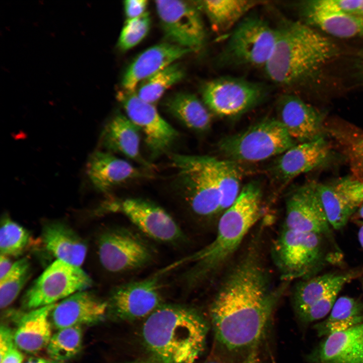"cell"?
<instances>
[{"instance_id":"8d00e7d4","label":"cell","mask_w":363,"mask_h":363,"mask_svg":"<svg viewBox=\"0 0 363 363\" xmlns=\"http://www.w3.org/2000/svg\"><path fill=\"white\" fill-rule=\"evenodd\" d=\"M150 26V18L147 12L140 17L127 19L119 37V47L126 50L136 45L147 35Z\"/></svg>"},{"instance_id":"44dd1931","label":"cell","mask_w":363,"mask_h":363,"mask_svg":"<svg viewBox=\"0 0 363 363\" xmlns=\"http://www.w3.org/2000/svg\"><path fill=\"white\" fill-rule=\"evenodd\" d=\"M192 52L191 49L169 43H162L147 49L127 69L122 80L123 89L135 91L143 80Z\"/></svg>"},{"instance_id":"7bdbcfd3","label":"cell","mask_w":363,"mask_h":363,"mask_svg":"<svg viewBox=\"0 0 363 363\" xmlns=\"http://www.w3.org/2000/svg\"><path fill=\"white\" fill-rule=\"evenodd\" d=\"M23 359V357L22 353L15 346L1 359V363H22Z\"/></svg>"},{"instance_id":"d4e9b609","label":"cell","mask_w":363,"mask_h":363,"mask_svg":"<svg viewBox=\"0 0 363 363\" xmlns=\"http://www.w3.org/2000/svg\"><path fill=\"white\" fill-rule=\"evenodd\" d=\"M41 237L46 250L57 260L78 267L84 263L87 245L68 226L60 222L47 224L43 227Z\"/></svg>"},{"instance_id":"1f68e13d","label":"cell","mask_w":363,"mask_h":363,"mask_svg":"<svg viewBox=\"0 0 363 363\" xmlns=\"http://www.w3.org/2000/svg\"><path fill=\"white\" fill-rule=\"evenodd\" d=\"M211 163L220 198L222 213L236 200L241 191V172L235 162L211 157Z\"/></svg>"},{"instance_id":"277c9868","label":"cell","mask_w":363,"mask_h":363,"mask_svg":"<svg viewBox=\"0 0 363 363\" xmlns=\"http://www.w3.org/2000/svg\"><path fill=\"white\" fill-rule=\"evenodd\" d=\"M208 326L195 309L162 304L144 322L143 342L160 363H194L206 344Z\"/></svg>"},{"instance_id":"ba28073f","label":"cell","mask_w":363,"mask_h":363,"mask_svg":"<svg viewBox=\"0 0 363 363\" xmlns=\"http://www.w3.org/2000/svg\"><path fill=\"white\" fill-rule=\"evenodd\" d=\"M276 39V28L258 16H246L231 30L221 60L227 65L264 68Z\"/></svg>"},{"instance_id":"f35d334b","label":"cell","mask_w":363,"mask_h":363,"mask_svg":"<svg viewBox=\"0 0 363 363\" xmlns=\"http://www.w3.org/2000/svg\"><path fill=\"white\" fill-rule=\"evenodd\" d=\"M335 186L352 202L358 206L363 203V181L345 177L340 180Z\"/></svg>"},{"instance_id":"8fae6325","label":"cell","mask_w":363,"mask_h":363,"mask_svg":"<svg viewBox=\"0 0 363 363\" xmlns=\"http://www.w3.org/2000/svg\"><path fill=\"white\" fill-rule=\"evenodd\" d=\"M269 89L262 83L243 78L225 76L206 82L202 90L205 105L215 114L233 116L263 101Z\"/></svg>"},{"instance_id":"d6a6232c","label":"cell","mask_w":363,"mask_h":363,"mask_svg":"<svg viewBox=\"0 0 363 363\" xmlns=\"http://www.w3.org/2000/svg\"><path fill=\"white\" fill-rule=\"evenodd\" d=\"M185 71L182 66L173 63L143 80L139 85L137 95L151 104L156 102L165 91L182 80Z\"/></svg>"},{"instance_id":"5b68a950","label":"cell","mask_w":363,"mask_h":363,"mask_svg":"<svg viewBox=\"0 0 363 363\" xmlns=\"http://www.w3.org/2000/svg\"><path fill=\"white\" fill-rule=\"evenodd\" d=\"M271 255L281 281L314 277L325 262L322 235L282 227L272 243Z\"/></svg>"},{"instance_id":"d6986e66","label":"cell","mask_w":363,"mask_h":363,"mask_svg":"<svg viewBox=\"0 0 363 363\" xmlns=\"http://www.w3.org/2000/svg\"><path fill=\"white\" fill-rule=\"evenodd\" d=\"M108 312L107 302L86 290L79 291L56 303L50 319L57 329L102 321Z\"/></svg>"},{"instance_id":"d590c367","label":"cell","mask_w":363,"mask_h":363,"mask_svg":"<svg viewBox=\"0 0 363 363\" xmlns=\"http://www.w3.org/2000/svg\"><path fill=\"white\" fill-rule=\"evenodd\" d=\"M30 238L29 233L23 226L8 217L4 218L0 229L1 255L19 256L28 246Z\"/></svg>"},{"instance_id":"681fc988","label":"cell","mask_w":363,"mask_h":363,"mask_svg":"<svg viewBox=\"0 0 363 363\" xmlns=\"http://www.w3.org/2000/svg\"><path fill=\"white\" fill-rule=\"evenodd\" d=\"M355 214H356L357 218L362 219L363 220V203L359 205Z\"/></svg>"},{"instance_id":"f6af8a7d","label":"cell","mask_w":363,"mask_h":363,"mask_svg":"<svg viewBox=\"0 0 363 363\" xmlns=\"http://www.w3.org/2000/svg\"><path fill=\"white\" fill-rule=\"evenodd\" d=\"M242 363H262L257 349V345L252 347Z\"/></svg>"},{"instance_id":"bcb514c9","label":"cell","mask_w":363,"mask_h":363,"mask_svg":"<svg viewBox=\"0 0 363 363\" xmlns=\"http://www.w3.org/2000/svg\"><path fill=\"white\" fill-rule=\"evenodd\" d=\"M25 363H60L52 359H47L43 358H31Z\"/></svg>"},{"instance_id":"8992f818","label":"cell","mask_w":363,"mask_h":363,"mask_svg":"<svg viewBox=\"0 0 363 363\" xmlns=\"http://www.w3.org/2000/svg\"><path fill=\"white\" fill-rule=\"evenodd\" d=\"M170 157L177 185L193 214L209 219L222 213L211 157L171 154Z\"/></svg>"},{"instance_id":"74e56055","label":"cell","mask_w":363,"mask_h":363,"mask_svg":"<svg viewBox=\"0 0 363 363\" xmlns=\"http://www.w3.org/2000/svg\"><path fill=\"white\" fill-rule=\"evenodd\" d=\"M345 284H339L325 294L311 307L298 315L305 323L313 322L325 317L331 310L338 294Z\"/></svg>"},{"instance_id":"9a60e30c","label":"cell","mask_w":363,"mask_h":363,"mask_svg":"<svg viewBox=\"0 0 363 363\" xmlns=\"http://www.w3.org/2000/svg\"><path fill=\"white\" fill-rule=\"evenodd\" d=\"M316 183H306L288 195L283 227L330 236V225L319 197Z\"/></svg>"},{"instance_id":"2e32d148","label":"cell","mask_w":363,"mask_h":363,"mask_svg":"<svg viewBox=\"0 0 363 363\" xmlns=\"http://www.w3.org/2000/svg\"><path fill=\"white\" fill-rule=\"evenodd\" d=\"M129 219L145 235L157 241L177 244L184 239L180 228L162 208L142 199L129 198L118 206Z\"/></svg>"},{"instance_id":"4fadbf2b","label":"cell","mask_w":363,"mask_h":363,"mask_svg":"<svg viewBox=\"0 0 363 363\" xmlns=\"http://www.w3.org/2000/svg\"><path fill=\"white\" fill-rule=\"evenodd\" d=\"M117 98L128 117L141 130L151 155L165 153L178 136V132L159 114L154 104L141 99L135 91L123 90Z\"/></svg>"},{"instance_id":"e575fe53","label":"cell","mask_w":363,"mask_h":363,"mask_svg":"<svg viewBox=\"0 0 363 363\" xmlns=\"http://www.w3.org/2000/svg\"><path fill=\"white\" fill-rule=\"evenodd\" d=\"M31 275L30 263L26 258L14 262L8 273L0 279V307L9 306L17 298Z\"/></svg>"},{"instance_id":"6da1fadb","label":"cell","mask_w":363,"mask_h":363,"mask_svg":"<svg viewBox=\"0 0 363 363\" xmlns=\"http://www.w3.org/2000/svg\"><path fill=\"white\" fill-rule=\"evenodd\" d=\"M254 240L222 279L210 308L217 340L226 349L253 347L289 282L275 285Z\"/></svg>"},{"instance_id":"ee69618b","label":"cell","mask_w":363,"mask_h":363,"mask_svg":"<svg viewBox=\"0 0 363 363\" xmlns=\"http://www.w3.org/2000/svg\"><path fill=\"white\" fill-rule=\"evenodd\" d=\"M14 262L10 257L1 255L0 256V279H2L11 269Z\"/></svg>"},{"instance_id":"30bf717a","label":"cell","mask_w":363,"mask_h":363,"mask_svg":"<svg viewBox=\"0 0 363 363\" xmlns=\"http://www.w3.org/2000/svg\"><path fill=\"white\" fill-rule=\"evenodd\" d=\"M91 284L90 277L80 267L56 259L27 290L23 304L30 310L56 304Z\"/></svg>"},{"instance_id":"cb8c5ba5","label":"cell","mask_w":363,"mask_h":363,"mask_svg":"<svg viewBox=\"0 0 363 363\" xmlns=\"http://www.w3.org/2000/svg\"><path fill=\"white\" fill-rule=\"evenodd\" d=\"M56 304L30 310L20 317L14 332L18 349L32 353L47 347L52 336L49 319Z\"/></svg>"},{"instance_id":"b9f144b4","label":"cell","mask_w":363,"mask_h":363,"mask_svg":"<svg viewBox=\"0 0 363 363\" xmlns=\"http://www.w3.org/2000/svg\"><path fill=\"white\" fill-rule=\"evenodd\" d=\"M336 2L346 12L363 19V0H336Z\"/></svg>"},{"instance_id":"f5cc1de1","label":"cell","mask_w":363,"mask_h":363,"mask_svg":"<svg viewBox=\"0 0 363 363\" xmlns=\"http://www.w3.org/2000/svg\"><path fill=\"white\" fill-rule=\"evenodd\" d=\"M361 283H362V290H363V277L362 278Z\"/></svg>"},{"instance_id":"83f0119b","label":"cell","mask_w":363,"mask_h":363,"mask_svg":"<svg viewBox=\"0 0 363 363\" xmlns=\"http://www.w3.org/2000/svg\"><path fill=\"white\" fill-rule=\"evenodd\" d=\"M262 3L253 0H205L197 5L207 16L214 30H232L251 9Z\"/></svg>"},{"instance_id":"7a4b0ae2","label":"cell","mask_w":363,"mask_h":363,"mask_svg":"<svg viewBox=\"0 0 363 363\" xmlns=\"http://www.w3.org/2000/svg\"><path fill=\"white\" fill-rule=\"evenodd\" d=\"M262 214V193L254 182L245 185L234 202L221 215L216 236L208 245L171 264H190L184 274L187 286L194 288L217 273L233 256Z\"/></svg>"},{"instance_id":"4316f807","label":"cell","mask_w":363,"mask_h":363,"mask_svg":"<svg viewBox=\"0 0 363 363\" xmlns=\"http://www.w3.org/2000/svg\"><path fill=\"white\" fill-rule=\"evenodd\" d=\"M359 270L343 273L330 272L300 279L294 285L292 298L295 311L299 315L328 292L339 284H345L361 274Z\"/></svg>"},{"instance_id":"836d02e7","label":"cell","mask_w":363,"mask_h":363,"mask_svg":"<svg viewBox=\"0 0 363 363\" xmlns=\"http://www.w3.org/2000/svg\"><path fill=\"white\" fill-rule=\"evenodd\" d=\"M76 326L58 329L52 335L46 347L50 358L56 361L68 360L76 355L82 344V330Z\"/></svg>"},{"instance_id":"7c38bea8","label":"cell","mask_w":363,"mask_h":363,"mask_svg":"<svg viewBox=\"0 0 363 363\" xmlns=\"http://www.w3.org/2000/svg\"><path fill=\"white\" fill-rule=\"evenodd\" d=\"M155 6L167 38L193 52L201 49L206 36L197 4L182 1H156Z\"/></svg>"},{"instance_id":"c3c4849f","label":"cell","mask_w":363,"mask_h":363,"mask_svg":"<svg viewBox=\"0 0 363 363\" xmlns=\"http://www.w3.org/2000/svg\"><path fill=\"white\" fill-rule=\"evenodd\" d=\"M358 238L359 244L363 249V221L361 222V225L358 232Z\"/></svg>"},{"instance_id":"52a82bcc","label":"cell","mask_w":363,"mask_h":363,"mask_svg":"<svg viewBox=\"0 0 363 363\" xmlns=\"http://www.w3.org/2000/svg\"><path fill=\"white\" fill-rule=\"evenodd\" d=\"M295 145L277 118H267L223 138L218 148L228 160L251 162L281 155Z\"/></svg>"},{"instance_id":"f907efd6","label":"cell","mask_w":363,"mask_h":363,"mask_svg":"<svg viewBox=\"0 0 363 363\" xmlns=\"http://www.w3.org/2000/svg\"><path fill=\"white\" fill-rule=\"evenodd\" d=\"M131 363H160V362H159L156 360L153 361V360H138V361H133Z\"/></svg>"},{"instance_id":"7dc6e473","label":"cell","mask_w":363,"mask_h":363,"mask_svg":"<svg viewBox=\"0 0 363 363\" xmlns=\"http://www.w3.org/2000/svg\"><path fill=\"white\" fill-rule=\"evenodd\" d=\"M358 162L360 169L363 173V140L360 143L359 148Z\"/></svg>"},{"instance_id":"f1b7e54d","label":"cell","mask_w":363,"mask_h":363,"mask_svg":"<svg viewBox=\"0 0 363 363\" xmlns=\"http://www.w3.org/2000/svg\"><path fill=\"white\" fill-rule=\"evenodd\" d=\"M363 323V302L347 296L337 298L329 316L314 328L319 337L347 330Z\"/></svg>"},{"instance_id":"816d5d0a","label":"cell","mask_w":363,"mask_h":363,"mask_svg":"<svg viewBox=\"0 0 363 363\" xmlns=\"http://www.w3.org/2000/svg\"><path fill=\"white\" fill-rule=\"evenodd\" d=\"M206 363H218V362H215V361H209V362H206Z\"/></svg>"},{"instance_id":"5bb4252c","label":"cell","mask_w":363,"mask_h":363,"mask_svg":"<svg viewBox=\"0 0 363 363\" xmlns=\"http://www.w3.org/2000/svg\"><path fill=\"white\" fill-rule=\"evenodd\" d=\"M162 269L148 278L126 283L112 292L108 311L122 321H132L147 317L162 303L159 280Z\"/></svg>"},{"instance_id":"3957f363","label":"cell","mask_w":363,"mask_h":363,"mask_svg":"<svg viewBox=\"0 0 363 363\" xmlns=\"http://www.w3.org/2000/svg\"><path fill=\"white\" fill-rule=\"evenodd\" d=\"M273 54L264 67L274 83L293 87L310 81L338 54L336 45L302 22L282 20Z\"/></svg>"},{"instance_id":"ffe728a7","label":"cell","mask_w":363,"mask_h":363,"mask_svg":"<svg viewBox=\"0 0 363 363\" xmlns=\"http://www.w3.org/2000/svg\"><path fill=\"white\" fill-rule=\"evenodd\" d=\"M309 359L314 363H363V323L326 336Z\"/></svg>"},{"instance_id":"603a6c76","label":"cell","mask_w":363,"mask_h":363,"mask_svg":"<svg viewBox=\"0 0 363 363\" xmlns=\"http://www.w3.org/2000/svg\"><path fill=\"white\" fill-rule=\"evenodd\" d=\"M328 152L327 142L322 136L295 145L277 160L275 172L281 179L290 180L319 166L327 158Z\"/></svg>"},{"instance_id":"ac0fdd59","label":"cell","mask_w":363,"mask_h":363,"mask_svg":"<svg viewBox=\"0 0 363 363\" xmlns=\"http://www.w3.org/2000/svg\"><path fill=\"white\" fill-rule=\"evenodd\" d=\"M277 109V119L294 141L301 143L321 136L322 113L299 97L289 94L282 95Z\"/></svg>"},{"instance_id":"f546056e","label":"cell","mask_w":363,"mask_h":363,"mask_svg":"<svg viewBox=\"0 0 363 363\" xmlns=\"http://www.w3.org/2000/svg\"><path fill=\"white\" fill-rule=\"evenodd\" d=\"M167 111L189 128L200 132L207 130L211 116L205 105L195 95L177 93L164 102Z\"/></svg>"},{"instance_id":"4dcf8cb0","label":"cell","mask_w":363,"mask_h":363,"mask_svg":"<svg viewBox=\"0 0 363 363\" xmlns=\"http://www.w3.org/2000/svg\"><path fill=\"white\" fill-rule=\"evenodd\" d=\"M316 187L330 226L336 230L342 229L359 206L347 199L335 186L316 183Z\"/></svg>"},{"instance_id":"e0dca14e","label":"cell","mask_w":363,"mask_h":363,"mask_svg":"<svg viewBox=\"0 0 363 363\" xmlns=\"http://www.w3.org/2000/svg\"><path fill=\"white\" fill-rule=\"evenodd\" d=\"M300 12L305 24L341 38L363 37V19L343 10L335 0L303 2Z\"/></svg>"},{"instance_id":"484cf974","label":"cell","mask_w":363,"mask_h":363,"mask_svg":"<svg viewBox=\"0 0 363 363\" xmlns=\"http://www.w3.org/2000/svg\"><path fill=\"white\" fill-rule=\"evenodd\" d=\"M139 131L127 116L117 113L105 126L101 135V145L108 151L121 153L151 167L140 154Z\"/></svg>"},{"instance_id":"60d3db41","label":"cell","mask_w":363,"mask_h":363,"mask_svg":"<svg viewBox=\"0 0 363 363\" xmlns=\"http://www.w3.org/2000/svg\"><path fill=\"white\" fill-rule=\"evenodd\" d=\"M16 346L14 342V333L8 327L1 326L0 329V358L11 349Z\"/></svg>"},{"instance_id":"7402d4cb","label":"cell","mask_w":363,"mask_h":363,"mask_svg":"<svg viewBox=\"0 0 363 363\" xmlns=\"http://www.w3.org/2000/svg\"><path fill=\"white\" fill-rule=\"evenodd\" d=\"M86 167L93 187L101 192H108L126 182L145 176L139 169L109 152H93L88 159Z\"/></svg>"},{"instance_id":"ab89813d","label":"cell","mask_w":363,"mask_h":363,"mask_svg":"<svg viewBox=\"0 0 363 363\" xmlns=\"http://www.w3.org/2000/svg\"><path fill=\"white\" fill-rule=\"evenodd\" d=\"M124 5L127 19H131L140 17L146 12L148 1L127 0L124 2Z\"/></svg>"},{"instance_id":"9c48e42d","label":"cell","mask_w":363,"mask_h":363,"mask_svg":"<svg viewBox=\"0 0 363 363\" xmlns=\"http://www.w3.org/2000/svg\"><path fill=\"white\" fill-rule=\"evenodd\" d=\"M98 254L103 267L117 273L141 269L152 262L154 256L152 247L145 238L124 227L110 228L101 234Z\"/></svg>"}]
</instances>
